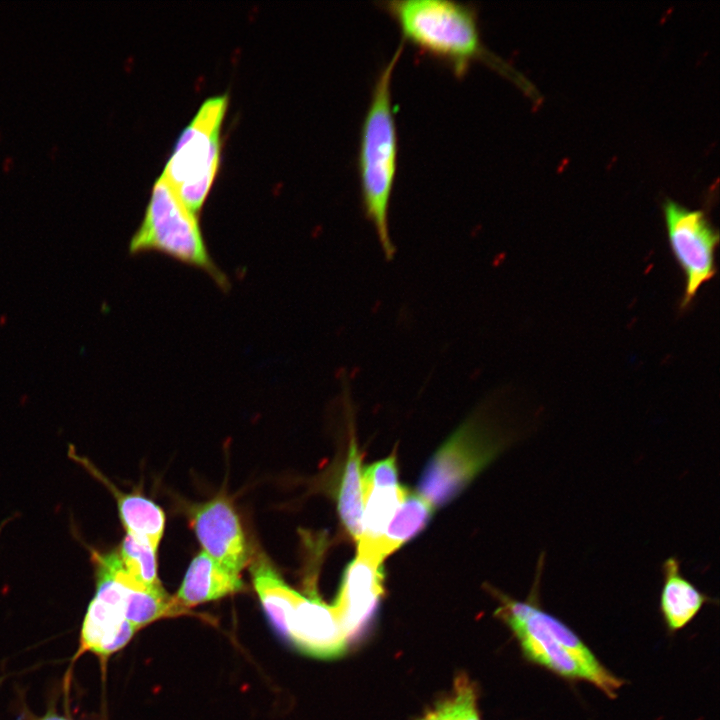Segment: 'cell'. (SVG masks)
<instances>
[{
    "instance_id": "10",
    "label": "cell",
    "mask_w": 720,
    "mask_h": 720,
    "mask_svg": "<svg viewBox=\"0 0 720 720\" xmlns=\"http://www.w3.org/2000/svg\"><path fill=\"white\" fill-rule=\"evenodd\" d=\"M286 639L303 653L324 659L341 656L348 645L331 605L302 594Z\"/></svg>"
},
{
    "instance_id": "2",
    "label": "cell",
    "mask_w": 720,
    "mask_h": 720,
    "mask_svg": "<svg viewBox=\"0 0 720 720\" xmlns=\"http://www.w3.org/2000/svg\"><path fill=\"white\" fill-rule=\"evenodd\" d=\"M544 562L542 553L526 600L518 601L492 590L500 603L495 615L513 632L528 661L567 680L589 682L609 698H615L623 680L605 668L573 630L540 606L538 595Z\"/></svg>"
},
{
    "instance_id": "1",
    "label": "cell",
    "mask_w": 720,
    "mask_h": 720,
    "mask_svg": "<svg viewBox=\"0 0 720 720\" xmlns=\"http://www.w3.org/2000/svg\"><path fill=\"white\" fill-rule=\"evenodd\" d=\"M377 4L398 25L402 40L445 64L456 76H464L473 62L484 61L535 98L530 82L485 46L473 4L454 0H381Z\"/></svg>"
},
{
    "instance_id": "14",
    "label": "cell",
    "mask_w": 720,
    "mask_h": 720,
    "mask_svg": "<svg viewBox=\"0 0 720 720\" xmlns=\"http://www.w3.org/2000/svg\"><path fill=\"white\" fill-rule=\"evenodd\" d=\"M250 559L252 583L262 607L276 631L287 638L301 594L282 579L264 553L259 552Z\"/></svg>"
},
{
    "instance_id": "15",
    "label": "cell",
    "mask_w": 720,
    "mask_h": 720,
    "mask_svg": "<svg viewBox=\"0 0 720 720\" xmlns=\"http://www.w3.org/2000/svg\"><path fill=\"white\" fill-rule=\"evenodd\" d=\"M77 460L113 492L117 500L119 516L127 534L157 552L165 527L163 510L142 495L119 491L89 461L80 456Z\"/></svg>"
},
{
    "instance_id": "20",
    "label": "cell",
    "mask_w": 720,
    "mask_h": 720,
    "mask_svg": "<svg viewBox=\"0 0 720 720\" xmlns=\"http://www.w3.org/2000/svg\"><path fill=\"white\" fill-rule=\"evenodd\" d=\"M126 572L137 582L155 587L161 585L157 576L156 552L126 534L118 550Z\"/></svg>"
},
{
    "instance_id": "17",
    "label": "cell",
    "mask_w": 720,
    "mask_h": 720,
    "mask_svg": "<svg viewBox=\"0 0 720 720\" xmlns=\"http://www.w3.org/2000/svg\"><path fill=\"white\" fill-rule=\"evenodd\" d=\"M361 474V454L352 436L337 494V509L345 529L356 541L362 535L364 512Z\"/></svg>"
},
{
    "instance_id": "3",
    "label": "cell",
    "mask_w": 720,
    "mask_h": 720,
    "mask_svg": "<svg viewBox=\"0 0 720 720\" xmlns=\"http://www.w3.org/2000/svg\"><path fill=\"white\" fill-rule=\"evenodd\" d=\"M402 50L403 41L376 75L360 127L357 152L362 209L373 225L387 259H392L395 254L389 229V209L399 154L391 87Z\"/></svg>"
},
{
    "instance_id": "6",
    "label": "cell",
    "mask_w": 720,
    "mask_h": 720,
    "mask_svg": "<svg viewBox=\"0 0 720 720\" xmlns=\"http://www.w3.org/2000/svg\"><path fill=\"white\" fill-rule=\"evenodd\" d=\"M505 439L482 415L467 419L436 451L418 482V493L434 508L443 506L503 450Z\"/></svg>"
},
{
    "instance_id": "11",
    "label": "cell",
    "mask_w": 720,
    "mask_h": 720,
    "mask_svg": "<svg viewBox=\"0 0 720 720\" xmlns=\"http://www.w3.org/2000/svg\"><path fill=\"white\" fill-rule=\"evenodd\" d=\"M243 587L240 574L224 568L201 551L191 561L177 594L173 596L175 616L198 604L241 591Z\"/></svg>"
},
{
    "instance_id": "22",
    "label": "cell",
    "mask_w": 720,
    "mask_h": 720,
    "mask_svg": "<svg viewBox=\"0 0 720 720\" xmlns=\"http://www.w3.org/2000/svg\"><path fill=\"white\" fill-rule=\"evenodd\" d=\"M362 491L398 485V467L395 455L366 467L361 474Z\"/></svg>"
},
{
    "instance_id": "21",
    "label": "cell",
    "mask_w": 720,
    "mask_h": 720,
    "mask_svg": "<svg viewBox=\"0 0 720 720\" xmlns=\"http://www.w3.org/2000/svg\"><path fill=\"white\" fill-rule=\"evenodd\" d=\"M420 720H480L474 688L465 675L455 681L453 694Z\"/></svg>"
},
{
    "instance_id": "8",
    "label": "cell",
    "mask_w": 720,
    "mask_h": 720,
    "mask_svg": "<svg viewBox=\"0 0 720 720\" xmlns=\"http://www.w3.org/2000/svg\"><path fill=\"white\" fill-rule=\"evenodd\" d=\"M192 527L202 551L224 568L240 574L250 561L245 534L235 509L215 497L193 510Z\"/></svg>"
},
{
    "instance_id": "9",
    "label": "cell",
    "mask_w": 720,
    "mask_h": 720,
    "mask_svg": "<svg viewBox=\"0 0 720 720\" xmlns=\"http://www.w3.org/2000/svg\"><path fill=\"white\" fill-rule=\"evenodd\" d=\"M384 593L383 562L357 553L345 568L338 594L331 605L348 642L374 614Z\"/></svg>"
},
{
    "instance_id": "18",
    "label": "cell",
    "mask_w": 720,
    "mask_h": 720,
    "mask_svg": "<svg viewBox=\"0 0 720 720\" xmlns=\"http://www.w3.org/2000/svg\"><path fill=\"white\" fill-rule=\"evenodd\" d=\"M408 490L400 484L363 490L364 512L362 535L359 539L374 540L380 538Z\"/></svg>"
},
{
    "instance_id": "16",
    "label": "cell",
    "mask_w": 720,
    "mask_h": 720,
    "mask_svg": "<svg viewBox=\"0 0 720 720\" xmlns=\"http://www.w3.org/2000/svg\"><path fill=\"white\" fill-rule=\"evenodd\" d=\"M136 631L121 609L94 597L83 622L80 651L108 656L125 646Z\"/></svg>"
},
{
    "instance_id": "4",
    "label": "cell",
    "mask_w": 720,
    "mask_h": 720,
    "mask_svg": "<svg viewBox=\"0 0 720 720\" xmlns=\"http://www.w3.org/2000/svg\"><path fill=\"white\" fill-rule=\"evenodd\" d=\"M129 251L131 254L160 252L204 271L222 290L227 291L230 287L226 274L208 251L198 215L182 203L162 176L154 183L144 218L131 238Z\"/></svg>"
},
{
    "instance_id": "12",
    "label": "cell",
    "mask_w": 720,
    "mask_h": 720,
    "mask_svg": "<svg viewBox=\"0 0 720 720\" xmlns=\"http://www.w3.org/2000/svg\"><path fill=\"white\" fill-rule=\"evenodd\" d=\"M434 509L422 495L408 490L384 534L374 540L359 539L357 552L384 561L426 527Z\"/></svg>"
},
{
    "instance_id": "13",
    "label": "cell",
    "mask_w": 720,
    "mask_h": 720,
    "mask_svg": "<svg viewBox=\"0 0 720 720\" xmlns=\"http://www.w3.org/2000/svg\"><path fill=\"white\" fill-rule=\"evenodd\" d=\"M661 572L660 611L668 630L676 632L689 624L702 607L713 600L684 576L677 557L665 559Z\"/></svg>"
},
{
    "instance_id": "5",
    "label": "cell",
    "mask_w": 720,
    "mask_h": 720,
    "mask_svg": "<svg viewBox=\"0 0 720 720\" xmlns=\"http://www.w3.org/2000/svg\"><path fill=\"white\" fill-rule=\"evenodd\" d=\"M227 105V95L203 102L180 134L161 175L196 215L202 209L219 167L220 130Z\"/></svg>"
},
{
    "instance_id": "19",
    "label": "cell",
    "mask_w": 720,
    "mask_h": 720,
    "mask_svg": "<svg viewBox=\"0 0 720 720\" xmlns=\"http://www.w3.org/2000/svg\"><path fill=\"white\" fill-rule=\"evenodd\" d=\"M124 614L137 630L162 617L175 616L173 596L162 584L150 588L127 587L124 599Z\"/></svg>"
},
{
    "instance_id": "7",
    "label": "cell",
    "mask_w": 720,
    "mask_h": 720,
    "mask_svg": "<svg viewBox=\"0 0 720 720\" xmlns=\"http://www.w3.org/2000/svg\"><path fill=\"white\" fill-rule=\"evenodd\" d=\"M663 217L671 252L684 275L682 310L716 274L715 252L719 233L703 210L690 209L667 199Z\"/></svg>"
},
{
    "instance_id": "23",
    "label": "cell",
    "mask_w": 720,
    "mask_h": 720,
    "mask_svg": "<svg viewBox=\"0 0 720 720\" xmlns=\"http://www.w3.org/2000/svg\"><path fill=\"white\" fill-rule=\"evenodd\" d=\"M37 720H67V719L62 718V717H59V716H56V715H51V714H50V715H46V716H44V717H41V718H39V719H37Z\"/></svg>"
}]
</instances>
